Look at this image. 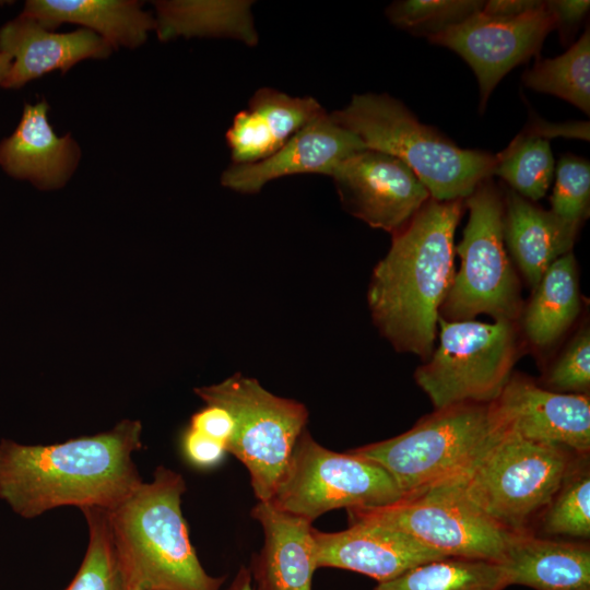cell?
<instances>
[{
  "instance_id": "obj_39",
  "label": "cell",
  "mask_w": 590,
  "mask_h": 590,
  "mask_svg": "<svg viewBox=\"0 0 590 590\" xmlns=\"http://www.w3.org/2000/svg\"><path fill=\"white\" fill-rule=\"evenodd\" d=\"M227 590H253L251 587L250 571L245 567L240 568Z\"/></svg>"
},
{
  "instance_id": "obj_34",
  "label": "cell",
  "mask_w": 590,
  "mask_h": 590,
  "mask_svg": "<svg viewBox=\"0 0 590 590\" xmlns=\"http://www.w3.org/2000/svg\"><path fill=\"white\" fill-rule=\"evenodd\" d=\"M181 446L187 460L199 468L214 467L228 453L225 444L191 427L185 430Z\"/></svg>"
},
{
  "instance_id": "obj_38",
  "label": "cell",
  "mask_w": 590,
  "mask_h": 590,
  "mask_svg": "<svg viewBox=\"0 0 590 590\" xmlns=\"http://www.w3.org/2000/svg\"><path fill=\"white\" fill-rule=\"evenodd\" d=\"M526 130L544 139L546 137L564 135L589 140L588 122L551 126L539 120L538 123L532 122V126L528 127Z\"/></svg>"
},
{
  "instance_id": "obj_12",
  "label": "cell",
  "mask_w": 590,
  "mask_h": 590,
  "mask_svg": "<svg viewBox=\"0 0 590 590\" xmlns=\"http://www.w3.org/2000/svg\"><path fill=\"white\" fill-rule=\"evenodd\" d=\"M555 30L553 15L543 5L512 20L480 12L428 39L457 52L473 70L480 87V110L500 80L515 67L539 57L545 37Z\"/></svg>"
},
{
  "instance_id": "obj_25",
  "label": "cell",
  "mask_w": 590,
  "mask_h": 590,
  "mask_svg": "<svg viewBox=\"0 0 590 590\" xmlns=\"http://www.w3.org/2000/svg\"><path fill=\"white\" fill-rule=\"evenodd\" d=\"M506 573L499 563L445 557L417 565L374 590H504Z\"/></svg>"
},
{
  "instance_id": "obj_1",
  "label": "cell",
  "mask_w": 590,
  "mask_h": 590,
  "mask_svg": "<svg viewBox=\"0 0 590 590\" xmlns=\"http://www.w3.org/2000/svg\"><path fill=\"white\" fill-rule=\"evenodd\" d=\"M139 421L54 445L0 442V498L32 519L54 508L110 510L142 482L132 453L141 448Z\"/></svg>"
},
{
  "instance_id": "obj_35",
  "label": "cell",
  "mask_w": 590,
  "mask_h": 590,
  "mask_svg": "<svg viewBox=\"0 0 590 590\" xmlns=\"http://www.w3.org/2000/svg\"><path fill=\"white\" fill-rule=\"evenodd\" d=\"M189 427L225 444L227 449L235 433V421L225 408L206 403L191 416Z\"/></svg>"
},
{
  "instance_id": "obj_20",
  "label": "cell",
  "mask_w": 590,
  "mask_h": 590,
  "mask_svg": "<svg viewBox=\"0 0 590 590\" xmlns=\"http://www.w3.org/2000/svg\"><path fill=\"white\" fill-rule=\"evenodd\" d=\"M508 586L535 590H590V547L515 532L499 563Z\"/></svg>"
},
{
  "instance_id": "obj_4",
  "label": "cell",
  "mask_w": 590,
  "mask_h": 590,
  "mask_svg": "<svg viewBox=\"0 0 590 590\" xmlns=\"http://www.w3.org/2000/svg\"><path fill=\"white\" fill-rule=\"evenodd\" d=\"M330 115L366 149L404 162L434 200H464L482 180L493 177L496 155L459 148L388 94H356Z\"/></svg>"
},
{
  "instance_id": "obj_29",
  "label": "cell",
  "mask_w": 590,
  "mask_h": 590,
  "mask_svg": "<svg viewBox=\"0 0 590 590\" xmlns=\"http://www.w3.org/2000/svg\"><path fill=\"white\" fill-rule=\"evenodd\" d=\"M546 535L589 539L590 469L588 455L573 460L556 494L543 510Z\"/></svg>"
},
{
  "instance_id": "obj_18",
  "label": "cell",
  "mask_w": 590,
  "mask_h": 590,
  "mask_svg": "<svg viewBox=\"0 0 590 590\" xmlns=\"http://www.w3.org/2000/svg\"><path fill=\"white\" fill-rule=\"evenodd\" d=\"M49 108L44 98L25 103L14 131L0 141L2 170L40 190L62 188L81 158V149L72 135L55 132L48 119Z\"/></svg>"
},
{
  "instance_id": "obj_32",
  "label": "cell",
  "mask_w": 590,
  "mask_h": 590,
  "mask_svg": "<svg viewBox=\"0 0 590 590\" xmlns=\"http://www.w3.org/2000/svg\"><path fill=\"white\" fill-rule=\"evenodd\" d=\"M590 163L566 154L556 168V181L551 197V213L566 226L578 232L589 214Z\"/></svg>"
},
{
  "instance_id": "obj_21",
  "label": "cell",
  "mask_w": 590,
  "mask_h": 590,
  "mask_svg": "<svg viewBox=\"0 0 590 590\" xmlns=\"http://www.w3.org/2000/svg\"><path fill=\"white\" fill-rule=\"evenodd\" d=\"M21 14L49 30L63 23L81 25L104 38L113 49L138 48L155 30L154 15L135 0H27Z\"/></svg>"
},
{
  "instance_id": "obj_33",
  "label": "cell",
  "mask_w": 590,
  "mask_h": 590,
  "mask_svg": "<svg viewBox=\"0 0 590 590\" xmlns=\"http://www.w3.org/2000/svg\"><path fill=\"white\" fill-rule=\"evenodd\" d=\"M551 391L588 394L590 388V334L581 330L546 376Z\"/></svg>"
},
{
  "instance_id": "obj_36",
  "label": "cell",
  "mask_w": 590,
  "mask_h": 590,
  "mask_svg": "<svg viewBox=\"0 0 590 590\" xmlns=\"http://www.w3.org/2000/svg\"><path fill=\"white\" fill-rule=\"evenodd\" d=\"M553 15L555 30H558L564 44L570 43L580 23L589 12L588 0H552L545 1Z\"/></svg>"
},
{
  "instance_id": "obj_30",
  "label": "cell",
  "mask_w": 590,
  "mask_h": 590,
  "mask_svg": "<svg viewBox=\"0 0 590 590\" xmlns=\"http://www.w3.org/2000/svg\"><path fill=\"white\" fill-rule=\"evenodd\" d=\"M480 0H400L385 11L398 28L429 38L458 25L480 12Z\"/></svg>"
},
{
  "instance_id": "obj_26",
  "label": "cell",
  "mask_w": 590,
  "mask_h": 590,
  "mask_svg": "<svg viewBox=\"0 0 590 590\" xmlns=\"http://www.w3.org/2000/svg\"><path fill=\"white\" fill-rule=\"evenodd\" d=\"M523 84L536 92L560 97L585 114L590 113V31L564 54L538 59L522 76Z\"/></svg>"
},
{
  "instance_id": "obj_5",
  "label": "cell",
  "mask_w": 590,
  "mask_h": 590,
  "mask_svg": "<svg viewBox=\"0 0 590 590\" xmlns=\"http://www.w3.org/2000/svg\"><path fill=\"white\" fill-rule=\"evenodd\" d=\"M491 403L436 410L408 432L350 452L384 468L404 497L464 472L498 436Z\"/></svg>"
},
{
  "instance_id": "obj_11",
  "label": "cell",
  "mask_w": 590,
  "mask_h": 590,
  "mask_svg": "<svg viewBox=\"0 0 590 590\" xmlns=\"http://www.w3.org/2000/svg\"><path fill=\"white\" fill-rule=\"evenodd\" d=\"M346 510L350 523L396 529L447 557L500 563L515 533L485 516L450 480L387 506Z\"/></svg>"
},
{
  "instance_id": "obj_22",
  "label": "cell",
  "mask_w": 590,
  "mask_h": 590,
  "mask_svg": "<svg viewBox=\"0 0 590 590\" xmlns=\"http://www.w3.org/2000/svg\"><path fill=\"white\" fill-rule=\"evenodd\" d=\"M577 231L510 188L504 193V241L533 288L547 268L568 253Z\"/></svg>"
},
{
  "instance_id": "obj_6",
  "label": "cell",
  "mask_w": 590,
  "mask_h": 590,
  "mask_svg": "<svg viewBox=\"0 0 590 590\" xmlns=\"http://www.w3.org/2000/svg\"><path fill=\"white\" fill-rule=\"evenodd\" d=\"M568 452L499 432L479 458L450 481L498 526L524 532L559 488L573 461Z\"/></svg>"
},
{
  "instance_id": "obj_7",
  "label": "cell",
  "mask_w": 590,
  "mask_h": 590,
  "mask_svg": "<svg viewBox=\"0 0 590 590\" xmlns=\"http://www.w3.org/2000/svg\"><path fill=\"white\" fill-rule=\"evenodd\" d=\"M469 220L456 247L460 268L442 303L446 320L488 315L514 322L521 314L520 286L504 241V194L492 177L464 199Z\"/></svg>"
},
{
  "instance_id": "obj_10",
  "label": "cell",
  "mask_w": 590,
  "mask_h": 590,
  "mask_svg": "<svg viewBox=\"0 0 590 590\" xmlns=\"http://www.w3.org/2000/svg\"><path fill=\"white\" fill-rule=\"evenodd\" d=\"M404 498L379 464L318 444L304 430L278 481L270 503L312 522L338 508H376Z\"/></svg>"
},
{
  "instance_id": "obj_8",
  "label": "cell",
  "mask_w": 590,
  "mask_h": 590,
  "mask_svg": "<svg viewBox=\"0 0 590 590\" xmlns=\"http://www.w3.org/2000/svg\"><path fill=\"white\" fill-rule=\"evenodd\" d=\"M439 344L415 371L416 384L436 410L495 401L518 356L514 322L438 317Z\"/></svg>"
},
{
  "instance_id": "obj_9",
  "label": "cell",
  "mask_w": 590,
  "mask_h": 590,
  "mask_svg": "<svg viewBox=\"0 0 590 590\" xmlns=\"http://www.w3.org/2000/svg\"><path fill=\"white\" fill-rule=\"evenodd\" d=\"M194 391L205 404H219L229 411L235 433L227 452L246 467L258 502H269L305 430L306 406L273 394L255 378L241 374Z\"/></svg>"
},
{
  "instance_id": "obj_15",
  "label": "cell",
  "mask_w": 590,
  "mask_h": 590,
  "mask_svg": "<svg viewBox=\"0 0 590 590\" xmlns=\"http://www.w3.org/2000/svg\"><path fill=\"white\" fill-rule=\"evenodd\" d=\"M365 149L355 134L338 125L324 111L269 157L252 164H232L223 172L221 184L240 193H255L269 181L285 176H330L342 161Z\"/></svg>"
},
{
  "instance_id": "obj_19",
  "label": "cell",
  "mask_w": 590,
  "mask_h": 590,
  "mask_svg": "<svg viewBox=\"0 0 590 590\" xmlns=\"http://www.w3.org/2000/svg\"><path fill=\"white\" fill-rule=\"evenodd\" d=\"M251 517L264 541L253 566L257 590H311L317 567L312 522L258 502Z\"/></svg>"
},
{
  "instance_id": "obj_13",
  "label": "cell",
  "mask_w": 590,
  "mask_h": 590,
  "mask_svg": "<svg viewBox=\"0 0 590 590\" xmlns=\"http://www.w3.org/2000/svg\"><path fill=\"white\" fill-rule=\"evenodd\" d=\"M343 208L374 228L394 234L430 199L415 173L401 160L365 149L331 173Z\"/></svg>"
},
{
  "instance_id": "obj_27",
  "label": "cell",
  "mask_w": 590,
  "mask_h": 590,
  "mask_svg": "<svg viewBox=\"0 0 590 590\" xmlns=\"http://www.w3.org/2000/svg\"><path fill=\"white\" fill-rule=\"evenodd\" d=\"M554 172L548 141L523 130L496 154L493 176L503 178L511 190L533 202L545 196Z\"/></svg>"
},
{
  "instance_id": "obj_3",
  "label": "cell",
  "mask_w": 590,
  "mask_h": 590,
  "mask_svg": "<svg viewBox=\"0 0 590 590\" xmlns=\"http://www.w3.org/2000/svg\"><path fill=\"white\" fill-rule=\"evenodd\" d=\"M181 474L158 467L150 482L107 510L113 538L131 590H220L190 542L181 511Z\"/></svg>"
},
{
  "instance_id": "obj_24",
  "label": "cell",
  "mask_w": 590,
  "mask_h": 590,
  "mask_svg": "<svg viewBox=\"0 0 590 590\" xmlns=\"http://www.w3.org/2000/svg\"><path fill=\"white\" fill-rule=\"evenodd\" d=\"M523 310L522 329L538 347L556 342L571 326L580 310L577 266L568 252L544 272Z\"/></svg>"
},
{
  "instance_id": "obj_37",
  "label": "cell",
  "mask_w": 590,
  "mask_h": 590,
  "mask_svg": "<svg viewBox=\"0 0 590 590\" xmlns=\"http://www.w3.org/2000/svg\"><path fill=\"white\" fill-rule=\"evenodd\" d=\"M540 0H491L484 2L481 13L498 20H512L531 13L543 5Z\"/></svg>"
},
{
  "instance_id": "obj_14",
  "label": "cell",
  "mask_w": 590,
  "mask_h": 590,
  "mask_svg": "<svg viewBox=\"0 0 590 590\" xmlns=\"http://www.w3.org/2000/svg\"><path fill=\"white\" fill-rule=\"evenodd\" d=\"M491 408L499 432L576 455L589 453L588 394L551 391L511 375Z\"/></svg>"
},
{
  "instance_id": "obj_40",
  "label": "cell",
  "mask_w": 590,
  "mask_h": 590,
  "mask_svg": "<svg viewBox=\"0 0 590 590\" xmlns=\"http://www.w3.org/2000/svg\"><path fill=\"white\" fill-rule=\"evenodd\" d=\"M11 67V59L9 56L0 52V85L5 79Z\"/></svg>"
},
{
  "instance_id": "obj_2",
  "label": "cell",
  "mask_w": 590,
  "mask_h": 590,
  "mask_svg": "<svg viewBox=\"0 0 590 590\" xmlns=\"http://www.w3.org/2000/svg\"><path fill=\"white\" fill-rule=\"evenodd\" d=\"M464 200L429 199L392 234L377 263L367 299L373 319L401 352L428 358L434 350L439 310L455 276L453 235Z\"/></svg>"
},
{
  "instance_id": "obj_28",
  "label": "cell",
  "mask_w": 590,
  "mask_h": 590,
  "mask_svg": "<svg viewBox=\"0 0 590 590\" xmlns=\"http://www.w3.org/2000/svg\"><path fill=\"white\" fill-rule=\"evenodd\" d=\"M88 545L81 567L67 590H131L109 526L102 508H85Z\"/></svg>"
},
{
  "instance_id": "obj_16",
  "label": "cell",
  "mask_w": 590,
  "mask_h": 590,
  "mask_svg": "<svg viewBox=\"0 0 590 590\" xmlns=\"http://www.w3.org/2000/svg\"><path fill=\"white\" fill-rule=\"evenodd\" d=\"M317 567L356 571L390 581L409 569L447 556L424 546L396 529L365 521L351 522L345 530L321 532L312 529Z\"/></svg>"
},
{
  "instance_id": "obj_23",
  "label": "cell",
  "mask_w": 590,
  "mask_h": 590,
  "mask_svg": "<svg viewBox=\"0 0 590 590\" xmlns=\"http://www.w3.org/2000/svg\"><path fill=\"white\" fill-rule=\"evenodd\" d=\"M153 5L154 32L161 42L208 37L237 39L248 46L258 43L251 1L160 0Z\"/></svg>"
},
{
  "instance_id": "obj_31",
  "label": "cell",
  "mask_w": 590,
  "mask_h": 590,
  "mask_svg": "<svg viewBox=\"0 0 590 590\" xmlns=\"http://www.w3.org/2000/svg\"><path fill=\"white\" fill-rule=\"evenodd\" d=\"M251 109L281 148L293 134L326 110L314 97H294L262 87L249 101Z\"/></svg>"
},
{
  "instance_id": "obj_17",
  "label": "cell",
  "mask_w": 590,
  "mask_h": 590,
  "mask_svg": "<svg viewBox=\"0 0 590 590\" xmlns=\"http://www.w3.org/2000/svg\"><path fill=\"white\" fill-rule=\"evenodd\" d=\"M113 50L92 31L58 33L20 13L0 27V52L11 59L0 87L17 90L56 70L64 74L83 60L106 59Z\"/></svg>"
}]
</instances>
